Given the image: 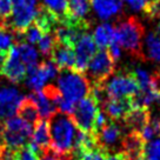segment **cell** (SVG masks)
I'll use <instances>...</instances> for the list:
<instances>
[{"instance_id":"9","label":"cell","mask_w":160,"mask_h":160,"mask_svg":"<svg viewBox=\"0 0 160 160\" xmlns=\"http://www.w3.org/2000/svg\"><path fill=\"white\" fill-rule=\"evenodd\" d=\"M0 74H2L13 84H18L25 79L27 74V67L20 58L17 46H13L6 54L0 70Z\"/></svg>"},{"instance_id":"18","label":"cell","mask_w":160,"mask_h":160,"mask_svg":"<svg viewBox=\"0 0 160 160\" xmlns=\"http://www.w3.org/2000/svg\"><path fill=\"white\" fill-rule=\"evenodd\" d=\"M93 39L95 45L104 50L105 47H110L112 44L117 42L115 28L108 22H102L95 27L93 32Z\"/></svg>"},{"instance_id":"32","label":"cell","mask_w":160,"mask_h":160,"mask_svg":"<svg viewBox=\"0 0 160 160\" xmlns=\"http://www.w3.org/2000/svg\"><path fill=\"white\" fill-rule=\"evenodd\" d=\"M108 153L101 147H97L94 150L88 151L79 158V160H107Z\"/></svg>"},{"instance_id":"35","label":"cell","mask_w":160,"mask_h":160,"mask_svg":"<svg viewBox=\"0 0 160 160\" xmlns=\"http://www.w3.org/2000/svg\"><path fill=\"white\" fill-rule=\"evenodd\" d=\"M134 12H146L147 11V2L146 0H121Z\"/></svg>"},{"instance_id":"39","label":"cell","mask_w":160,"mask_h":160,"mask_svg":"<svg viewBox=\"0 0 160 160\" xmlns=\"http://www.w3.org/2000/svg\"><path fill=\"white\" fill-rule=\"evenodd\" d=\"M39 160H59V155L55 154L53 151H47L42 157H40Z\"/></svg>"},{"instance_id":"15","label":"cell","mask_w":160,"mask_h":160,"mask_svg":"<svg viewBox=\"0 0 160 160\" xmlns=\"http://www.w3.org/2000/svg\"><path fill=\"white\" fill-rule=\"evenodd\" d=\"M151 113L146 107H132V110L127 113L125 118L126 125L130 127V130L135 133H140L141 130L147 125L150 120Z\"/></svg>"},{"instance_id":"40","label":"cell","mask_w":160,"mask_h":160,"mask_svg":"<svg viewBox=\"0 0 160 160\" xmlns=\"http://www.w3.org/2000/svg\"><path fill=\"white\" fill-rule=\"evenodd\" d=\"M107 160H126V158L125 155L122 154V152H121V153H115L113 155H108Z\"/></svg>"},{"instance_id":"8","label":"cell","mask_w":160,"mask_h":160,"mask_svg":"<svg viewBox=\"0 0 160 160\" xmlns=\"http://www.w3.org/2000/svg\"><path fill=\"white\" fill-rule=\"evenodd\" d=\"M97 47L93 37H91L87 32L82 33L80 38L73 46L74 51V71L79 73H85L87 66L92 58L97 53Z\"/></svg>"},{"instance_id":"10","label":"cell","mask_w":160,"mask_h":160,"mask_svg":"<svg viewBox=\"0 0 160 160\" xmlns=\"http://www.w3.org/2000/svg\"><path fill=\"white\" fill-rule=\"evenodd\" d=\"M25 95L13 86H0V119H8L19 111Z\"/></svg>"},{"instance_id":"41","label":"cell","mask_w":160,"mask_h":160,"mask_svg":"<svg viewBox=\"0 0 160 160\" xmlns=\"http://www.w3.org/2000/svg\"><path fill=\"white\" fill-rule=\"evenodd\" d=\"M153 79H154V84L157 90H160V70L153 75Z\"/></svg>"},{"instance_id":"33","label":"cell","mask_w":160,"mask_h":160,"mask_svg":"<svg viewBox=\"0 0 160 160\" xmlns=\"http://www.w3.org/2000/svg\"><path fill=\"white\" fill-rule=\"evenodd\" d=\"M13 13V1L12 0H0V20L2 24L8 21Z\"/></svg>"},{"instance_id":"11","label":"cell","mask_w":160,"mask_h":160,"mask_svg":"<svg viewBox=\"0 0 160 160\" xmlns=\"http://www.w3.org/2000/svg\"><path fill=\"white\" fill-rule=\"evenodd\" d=\"M145 141L139 133L131 132L122 139V154L126 160H144Z\"/></svg>"},{"instance_id":"1","label":"cell","mask_w":160,"mask_h":160,"mask_svg":"<svg viewBox=\"0 0 160 160\" xmlns=\"http://www.w3.org/2000/svg\"><path fill=\"white\" fill-rule=\"evenodd\" d=\"M51 151L58 155L71 154L74 146L77 126L72 117L66 114L53 115L50 120Z\"/></svg>"},{"instance_id":"19","label":"cell","mask_w":160,"mask_h":160,"mask_svg":"<svg viewBox=\"0 0 160 160\" xmlns=\"http://www.w3.org/2000/svg\"><path fill=\"white\" fill-rule=\"evenodd\" d=\"M90 8L91 0H68L65 18L78 22L85 21L86 15L90 13Z\"/></svg>"},{"instance_id":"7","label":"cell","mask_w":160,"mask_h":160,"mask_svg":"<svg viewBox=\"0 0 160 160\" xmlns=\"http://www.w3.org/2000/svg\"><path fill=\"white\" fill-rule=\"evenodd\" d=\"M59 75V67L52 60L42 61L40 65L27 68L26 86L33 91L42 90L45 85Z\"/></svg>"},{"instance_id":"4","label":"cell","mask_w":160,"mask_h":160,"mask_svg":"<svg viewBox=\"0 0 160 160\" xmlns=\"http://www.w3.org/2000/svg\"><path fill=\"white\" fill-rule=\"evenodd\" d=\"M108 99H132L138 92L139 86L133 74L117 73L102 84Z\"/></svg>"},{"instance_id":"30","label":"cell","mask_w":160,"mask_h":160,"mask_svg":"<svg viewBox=\"0 0 160 160\" xmlns=\"http://www.w3.org/2000/svg\"><path fill=\"white\" fill-rule=\"evenodd\" d=\"M144 160H160V138L145 144Z\"/></svg>"},{"instance_id":"6","label":"cell","mask_w":160,"mask_h":160,"mask_svg":"<svg viewBox=\"0 0 160 160\" xmlns=\"http://www.w3.org/2000/svg\"><path fill=\"white\" fill-rule=\"evenodd\" d=\"M99 110V105L93 97L88 95L81 99L75 105V110L72 114L75 126L82 132L94 133V121Z\"/></svg>"},{"instance_id":"17","label":"cell","mask_w":160,"mask_h":160,"mask_svg":"<svg viewBox=\"0 0 160 160\" xmlns=\"http://www.w3.org/2000/svg\"><path fill=\"white\" fill-rule=\"evenodd\" d=\"M33 142H35L44 152L51 150V133L50 121L40 119L34 124L33 133H32Z\"/></svg>"},{"instance_id":"22","label":"cell","mask_w":160,"mask_h":160,"mask_svg":"<svg viewBox=\"0 0 160 160\" xmlns=\"http://www.w3.org/2000/svg\"><path fill=\"white\" fill-rule=\"evenodd\" d=\"M145 51L147 58L154 62H160V34L151 32L145 40Z\"/></svg>"},{"instance_id":"12","label":"cell","mask_w":160,"mask_h":160,"mask_svg":"<svg viewBox=\"0 0 160 160\" xmlns=\"http://www.w3.org/2000/svg\"><path fill=\"white\" fill-rule=\"evenodd\" d=\"M51 60L59 67V70H74V51L73 47L57 41L51 53Z\"/></svg>"},{"instance_id":"16","label":"cell","mask_w":160,"mask_h":160,"mask_svg":"<svg viewBox=\"0 0 160 160\" xmlns=\"http://www.w3.org/2000/svg\"><path fill=\"white\" fill-rule=\"evenodd\" d=\"M94 12L100 19L108 20L121 13L122 2L121 0H95L91 2Z\"/></svg>"},{"instance_id":"27","label":"cell","mask_w":160,"mask_h":160,"mask_svg":"<svg viewBox=\"0 0 160 160\" xmlns=\"http://www.w3.org/2000/svg\"><path fill=\"white\" fill-rule=\"evenodd\" d=\"M14 41L13 31L10 30L5 24L0 22V54L6 57V54L13 47Z\"/></svg>"},{"instance_id":"3","label":"cell","mask_w":160,"mask_h":160,"mask_svg":"<svg viewBox=\"0 0 160 160\" xmlns=\"http://www.w3.org/2000/svg\"><path fill=\"white\" fill-rule=\"evenodd\" d=\"M144 35V28L139 20L135 18H127L120 21L115 27L117 44L124 50L134 54L141 53V41Z\"/></svg>"},{"instance_id":"31","label":"cell","mask_w":160,"mask_h":160,"mask_svg":"<svg viewBox=\"0 0 160 160\" xmlns=\"http://www.w3.org/2000/svg\"><path fill=\"white\" fill-rule=\"evenodd\" d=\"M42 35H44L42 31L40 30L39 27L33 22L24 32V40H26L27 42H30V45H32V44L39 42L40 39L42 38Z\"/></svg>"},{"instance_id":"45","label":"cell","mask_w":160,"mask_h":160,"mask_svg":"<svg viewBox=\"0 0 160 160\" xmlns=\"http://www.w3.org/2000/svg\"><path fill=\"white\" fill-rule=\"evenodd\" d=\"M157 101H159V104H160V90H158V100Z\"/></svg>"},{"instance_id":"29","label":"cell","mask_w":160,"mask_h":160,"mask_svg":"<svg viewBox=\"0 0 160 160\" xmlns=\"http://www.w3.org/2000/svg\"><path fill=\"white\" fill-rule=\"evenodd\" d=\"M39 44V51L42 55H47V57H51V53L54 48L55 44H57V38H55L54 34H51V33H47V34H44L42 38L40 39V41L38 42Z\"/></svg>"},{"instance_id":"46","label":"cell","mask_w":160,"mask_h":160,"mask_svg":"<svg viewBox=\"0 0 160 160\" xmlns=\"http://www.w3.org/2000/svg\"><path fill=\"white\" fill-rule=\"evenodd\" d=\"M157 32H158V33L160 34V24H159V26H158V31H157Z\"/></svg>"},{"instance_id":"44","label":"cell","mask_w":160,"mask_h":160,"mask_svg":"<svg viewBox=\"0 0 160 160\" xmlns=\"http://www.w3.org/2000/svg\"><path fill=\"white\" fill-rule=\"evenodd\" d=\"M2 147H4V145H2V140H1V138H0V157H1V152H2Z\"/></svg>"},{"instance_id":"28","label":"cell","mask_w":160,"mask_h":160,"mask_svg":"<svg viewBox=\"0 0 160 160\" xmlns=\"http://www.w3.org/2000/svg\"><path fill=\"white\" fill-rule=\"evenodd\" d=\"M44 4L47 10H50L53 14L57 15L59 21L66 17L68 0H44Z\"/></svg>"},{"instance_id":"14","label":"cell","mask_w":160,"mask_h":160,"mask_svg":"<svg viewBox=\"0 0 160 160\" xmlns=\"http://www.w3.org/2000/svg\"><path fill=\"white\" fill-rule=\"evenodd\" d=\"M104 112L107 117L113 120L124 119L127 113L132 110V99H107L104 104Z\"/></svg>"},{"instance_id":"43","label":"cell","mask_w":160,"mask_h":160,"mask_svg":"<svg viewBox=\"0 0 160 160\" xmlns=\"http://www.w3.org/2000/svg\"><path fill=\"white\" fill-rule=\"evenodd\" d=\"M4 59H5V55L0 54V70H1V66H2V62H4Z\"/></svg>"},{"instance_id":"34","label":"cell","mask_w":160,"mask_h":160,"mask_svg":"<svg viewBox=\"0 0 160 160\" xmlns=\"http://www.w3.org/2000/svg\"><path fill=\"white\" fill-rule=\"evenodd\" d=\"M57 108L61 114H66L72 117L73 112L75 110V104L74 102H71L68 100H66L65 98L60 97L58 101H57Z\"/></svg>"},{"instance_id":"26","label":"cell","mask_w":160,"mask_h":160,"mask_svg":"<svg viewBox=\"0 0 160 160\" xmlns=\"http://www.w3.org/2000/svg\"><path fill=\"white\" fill-rule=\"evenodd\" d=\"M132 74H133V77L135 78L137 82H138L139 91L157 90L155 84H154V79H153V75H151L150 72L146 71L145 68L137 67Z\"/></svg>"},{"instance_id":"5","label":"cell","mask_w":160,"mask_h":160,"mask_svg":"<svg viewBox=\"0 0 160 160\" xmlns=\"http://www.w3.org/2000/svg\"><path fill=\"white\" fill-rule=\"evenodd\" d=\"M114 71V60L111 58L108 51L100 50L94 54L87 66V79L93 85H101L111 77Z\"/></svg>"},{"instance_id":"36","label":"cell","mask_w":160,"mask_h":160,"mask_svg":"<svg viewBox=\"0 0 160 160\" xmlns=\"http://www.w3.org/2000/svg\"><path fill=\"white\" fill-rule=\"evenodd\" d=\"M40 158L27 145L18 148V160H39Z\"/></svg>"},{"instance_id":"37","label":"cell","mask_w":160,"mask_h":160,"mask_svg":"<svg viewBox=\"0 0 160 160\" xmlns=\"http://www.w3.org/2000/svg\"><path fill=\"white\" fill-rule=\"evenodd\" d=\"M0 160H18V148L4 145Z\"/></svg>"},{"instance_id":"24","label":"cell","mask_w":160,"mask_h":160,"mask_svg":"<svg viewBox=\"0 0 160 160\" xmlns=\"http://www.w3.org/2000/svg\"><path fill=\"white\" fill-rule=\"evenodd\" d=\"M139 134L145 142L157 139V137L160 134V114L151 115L147 125L141 130Z\"/></svg>"},{"instance_id":"13","label":"cell","mask_w":160,"mask_h":160,"mask_svg":"<svg viewBox=\"0 0 160 160\" xmlns=\"http://www.w3.org/2000/svg\"><path fill=\"white\" fill-rule=\"evenodd\" d=\"M97 140L99 147L107 151L121 141V130L119 126L113 122H107V125L97 133Z\"/></svg>"},{"instance_id":"2","label":"cell","mask_w":160,"mask_h":160,"mask_svg":"<svg viewBox=\"0 0 160 160\" xmlns=\"http://www.w3.org/2000/svg\"><path fill=\"white\" fill-rule=\"evenodd\" d=\"M57 87L62 98L78 104L91 93V82L84 74L74 70H64L58 75Z\"/></svg>"},{"instance_id":"42","label":"cell","mask_w":160,"mask_h":160,"mask_svg":"<svg viewBox=\"0 0 160 160\" xmlns=\"http://www.w3.org/2000/svg\"><path fill=\"white\" fill-rule=\"evenodd\" d=\"M27 4H30L32 6H37L38 5V0H25Z\"/></svg>"},{"instance_id":"21","label":"cell","mask_w":160,"mask_h":160,"mask_svg":"<svg viewBox=\"0 0 160 160\" xmlns=\"http://www.w3.org/2000/svg\"><path fill=\"white\" fill-rule=\"evenodd\" d=\"M2 130L6 131H12V132H18V133H22L25 134L28 139L32 137L33 133V128H32V124L25 121L24 119H21L20 117H11L8 119H6L4 121V124L1 126Z\"/></svg>"},{"instance_id":"25","label":"cell","mask_w":160,"mask_h":160,"mask_svg":"<svg viewBox=\"0 0 160 160\" xmlns=\"http://www.w3.org/2000/svg\"><path fill=\"white\" fill-rule=\"evenodd\" d=\"M19 117L25 121L30 122V124H35L39 120V112L35 104L28 97H25V100L22 101V104L20 106L19 111Z\"/></svg>"},{"instance_id":"20","label":"cell","mask_w":160,"mask_h":160,"mask_svg":"<svg viewBox=\"0 0 160 160\" xmlns=\"http://www.w3.org/2000/svg\"><path fill=\"white\" fill-rule=\"evenodd\" d=\"M34 24L42 31L44 34H47L51 32H54L55 27L59 24V19L50 10H47L45 6H40L37 12Z\"/></svg>"},{"instance_id":"38","label":"cell","mask_w":160,"mask_h":160,"mask_svg":"<svg viewBox=\"0 0 160 160\" xmlns=\"http://www.w3.org/2000/svg\"><path fill=\"white\" fill-rule=\"evenodd\" d=\"M108 53H110L111 58L114 60V62L117 60H119L121 58V54H122V48L120 47L117 42L112 44V45L108 47Z\"/></svg>"},{"instance_id":"23","label":"cell","mask_w":160,"mask_h":160,"mask_svg":"<svg viewBox=\"0 0 160 160\" xmlns=\"http://www.w3.org/2000/svg\"><path fill=\"white\" fill-rule=\"evenodd\" d=\"M17 48H18L20 58L27 68H31V67H34L38 65L39 53L33 46L30 44H25V42H20L17 45Z\"/></svg>"}]
</instances>
